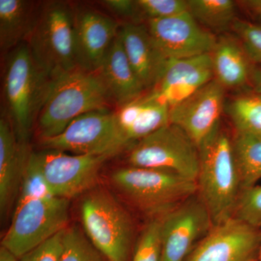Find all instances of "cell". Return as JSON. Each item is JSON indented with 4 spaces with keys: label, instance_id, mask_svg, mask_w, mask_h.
I'll return each instance as SVG.
<instances>
[{
    "label": "cell",
    "instance_id": "cell-1",
    "mask_svg": "<svg viewBox=\"0 0 261 261\" xmlns=\"http://www.w3.org/2000/svg\"><path fill=\"white\" fill-rule=\"evenodd\" d=\"M112 104L95 72L78 68L55 77L36 123L39 140L60 135L85 113L110 111Z\"/></svg>",
    "mask_w": 261,
    "mask_h": 261
},
{
    "label": "cell",
    "instance_id": "cell-2",
    "mask_svg": "<svg viewBox=\"0 0 261 261\" xmlns=\"http://www.w3.org/2000/svg\"><path fill=\"white\" fill-rule=\"evenodd\" d=\"M53 79L33 56L27 43L8 53L3 94L8 116L19 140L25 142L37 123Z\"/></svg>",
    "mask_w": 261,
    "mask_h": 261
},
{
    "label": "cell",
    "instance_id": "cell-3",
    "mask_svg": "<svg viewBox=\"0 0 261 261\" xmlns=\"http://www.w3.org/2000/svg\"><path fill=\"white\" fill-rule=\"evenodd\" d=\"M199 154L197 195L216 226L233 217L242 191L232 140L219 128L199 147Z\"/></svg>",
    "mask_w": 261,
    "mask_h": 261
},
{
    "label": "cell",
    "instance_id": "cell-4",
    "mask_svg": "<svg viewBox=\"0 0 261 261\" xmlns=\"http://www.w3.org/2000/svg\"><path fill=\"white\" fill-rule=\"evenodd\" d=\"M74 12L61 1L40 3L25 43L51 79L78 68L74 48Z\"/></svg>",
    "mask_w": 261,
    "mask_h": 261
},
{
    "label": "cell",
    "instance_id": "cell-5",
    "mask_svg": "<svg viewBox=\"0 0 261 261\" xmlns=\"http://www.w3.org/2000/svg\"><path fill=\"white\" fill-rule=\"evenodd\" d=\"M111 181L137 208L151 216H164L197 194V182L152 168H118L113 171Z\"/></svg>",
    "mask_w": 261,
    "mask_h": 261
},
{
    "label": "cell",
    "instance_id": "cell-6",
    "mask_svg": "<svg viewBox=\"0 0 261 261\" xmlns=\"http://www.w3.org/2000/svg\"><path fill=\"white\" fill-rule=\"evenodd\" d=\"M84 233L109 261H129L133 225L123 206L108 192L97 190L81 205Z\"/></svg>",
    "mask_w": 261,
    "mask_h": 261
},
{
    "label": "cell",
    "instance_id": "cell-7",
    "mask_svg": "<svg viewBox=\"0 0 261 261\" xmlns=\"http://www.w3.org/2000/svg\"><path fill=\"white\" fill-rule=\"evenodd\" d=\"M69 200L53 197L18 202L1 246L18 258L68 227Z\"/></svg>",
    "mask_w": 261,
    "mask_h": 261
},
{
    "label": "cell",
    "instance_id": "cell-8",
    "mask_svg": "<svg viewBox=\"0 0 261 261\" xmlns=\"http://www.w3.org/2000/svg\"><path fill=\"white\" fill-rule=\"evenodd\" d=\"M127 160L130 166L162 170L195 182L198 176V147L172 123L137 141Z\"/></svg>",
    "mask_w": 261,
    "mask_h": 261
},
{
    "label": "cell",
    "instance_id": "cell-9",
    "mask_svg": "<svg viewBox=\"0 0 261 261\" xmlns=\"http://www.w3.org/2000/svg\"><path fill=\"white\" fill-rule=\"evenodd\" d=\"M39 144L44 149L111 158L128 143L116 113L99 111L78 117L60 135L40 140Z\"/></svg>",
    "mask_w": 261,
    "mask_h": 261
},
{
    "label": "cell",
    "instance_id": "cell-10",
    "mask_svg": "<svg viewBox=\"0 0 261 261\" xmlns=\"http://www.w3.org/2000/svg\"><path fill=\"white\" fill-rule=\"evenodd\" d=\"M161 219V261H186L214 226L208 211L197 194Z\"/></svg>",
    "mask_w": 261,
    "mask_h": 261
},
{
    "label": "cell",
    "instance_id": "cell-11",
    "mask_svg": "<svg viewBox=\"0 0 261 261\" xmlns=\"http://www.w3.org/2000/svg\"><path fill=\"white\" fill-rule=\"evenodd\" d=\"M43 175L56 197L70 199L93 188L103 163L109 158L69 154L55 149L36 152Z\"/></svg>",
    "mask_w": 261,
    "mask_h": 261
},
{
    "label": "cell",
    "instance_id": "cell-12",
    "mask_svg": "<svg viewBox=\"0 0 261 261\" xmlns=\"http://www.w3.org/2000/svg\"><path fill=\"white\" fill-rule=\"evenodd\" d=\"M147 28L154 45L167 61L211 54L217 42L189 11L171 18L149 20Z\"/></svg>",
    "mask_w": 261,
    "mask_h": 261
},
{
    "label": "cell",
    "instance_id": "cell-13",
    "mask_svg": "<svg viewBox=\"0 0 261 261\" xmlns=\"http://www.w3.org/2000/svg\"><path fill=\"white\" fill-rule=\"evenodd\" d=\"M260 229L232 217L213 226L186 261H257Z\"/></svg>",
    "mask_w": 261,
    "mask_h": 261
},
{
    "label": "cell",
    "instance_id": "cell-14",
    "mask_svg": "<svg viewBox=\"0 0 261 261\" xmlns=\"http://www.w3.org/2000/svg\"><path fill=\"white\" fill-rule=\"evenodd\" d=\"M224 98V87L214 79L171 108L170 123L181 128L199 148L220 128Z\"/></svg>",
    "mask_w": 261,
    "mask_h": 261
},
{
    "label": "cell",
    "instance_id": "cell-15",
    "mask_svg": "<svg viewBox=\"0 0 261 261\" xmlns=\"http://www.w3.org/2000/svg\"><path fill=\"white\" fill-rule=\"evenodd\" d=\"M119 23L92 9H75L74 48L81 69L96 72L119 33Z\"/></svg>",
    "mask_w": 261,
    "mask_h": 261
},
{
    "label": "cell",
    "instance_id": "cell-16",
    "mask_svg": "<svg viewBox=\"0 0 261 261\" xmlns=\"http://www.w3.org/2000/svg\"><path fill=\"white\" fill-rule=\"evenodd\" d=\"M214 78L211 53L168 60L159 83L152 92L172 108Z\"/></svg>",
    "mask_w": 261,
    "mask_h": 261
},
{
    "label": "cell",
    "instance_id": "cell-17",
    "mask_svg": "<svg viewBox=\"0 0 261 261\" xmlns=\"http://www.w3.org/2000/svg\"><path fill=\"white\" fill-rule=\"evenodd\" d=\"M30 152L19 140L7 116L0 119V212L7 214L20 192L24 169Z\"/></svg>",
    "mask_w": 261,
    "mask_h": 261
},
{
    "label": "cell",
    "instance_id": "cell-18",
    "mask_svg": "<svg viewBox=\"0 0 261 261\" xmlns=\"http://www.w3.org/2000/svg\"><path fill=\"white\" fill-rule=\"evenodd\" d=\"M122 45L128 62L146 89L159 83L167 60L154 45L147 27L123 24L119 30Z\"/></svg>",
    "mask_w": 261,
    "mask_h": 261
},
{
    "label": "cell",
    "instance_id": "cell-19",
    "mask_svg": "<svg viewBox=\"0 0 261 261\" xmlns=\"http://www.w3.org/2000/svg\"><path fill=\"white\" fill-rule=\"evenodd\" d=\"M95 73L102 81L113 104L119 108L139 99L145 90L128 62L119 33Z\"/></svg>",
    "mask_w": 261,
    "mask_h": 261
},
{
    "label": "cell",
    "instance_id": "cell-20",
    "mask_svg": "<svg viewBox=\"0 0 261 261\" xmlns=\"http://www.w3.org/2000/svg\"><path fill=\"white\" fill-rule=\"evenodd\" d=\"M171 107L152 92L119 108L118 124L127 142L139 141L170 123Z\"/></svg>",
    "mask_w": 261,
    "mask_h": 261
},
{
    "label": "cell",
    "instance_id": "cell-21",
    "mask_svg": "<svg viewBox=\"0 0 261 261\" xmlns=\"http://www.w3.org/2000/svg\"><path fill=\"white\" fill-rule=\"evenodd\" d=\"M214 80L225 89H236L250 83L252 67L240 42L232 38L217 39L211 53Z\"/></svg>",
    "mask_w": 261,
    "mask_h": 261
},
{
    "label": "cell",
    "instance_id": "cell-22",
    "mask_svg": "<svg viewBox=\"0 0 261 261\" xmlns=\"http://www.w3.org/2000/svg\"><path fill=\"white\" fill-rule=\"evenodd\" d=\"M40 3L0 0V48L8 53L25 42L32 32Z\"/></svg>",
    "mask_w": 261,
    "mask_h": 261
},
{
    "label": "cell",
    "instance_id": "cell-23",
    "mask_svg": "<svg viewBox=\"0 0 261 261\" xmlns=\"http://www.w3.org/2000/svg\"><path fill=\"white\" fill-rule=\"evenodd\" d=\"M242 190L261 179V136L236 132L232 140Z\"/></svg>",
    "mask_w": 261,
    "mask_h": 261
},
{
    "label": "cell",
    "instance_id": "cell-24",
    "mask_svg": "<svg viewBox=\"0 0 261 261\" xmlns=\"http://www.w3.org/2000/svg\"><path fill=\"white\" fill-rule=\"evenodd\" d=\"M226 111L236 132L261 136V95L255 92L233 98Z\"/></svg>",
    "mask_w": 261,
    "mask_h": 261
},
{
    "label": "cell",
    "instance_id": "cell-25",
    "mask_svg": "<svg viewBox=\"0 0 261 261\" xmlns=\"http://www.w3.org/2000/svg\"><path fill=\"white\" fill-rule=\"evenodd\" d=\"M189 12L202 25L224 30L232 27L236 15V5L231 0H189Z\"/></svg>",
    "mask_w": 261,
    "mask_h": 261
},
{
    "label": "cell",
    "instance_id": "cell-26",
    "mask_svg": "<svg viewBox=\"0 0 261 261\" xmlns=\"http://www.w3.org/2000/svg\"><path fill=\"white\" fill-rule=\"evenodd\" d=\"M60 261H109L87 238L84 230L68 226L63 232Z\"/></svg>",
    "mask_w": 261,
    "mask_h": 261
},
{
    "label": "cell",
    "instance_id": "cell-27",
    "mask_svg": "<svg viewBox=\"0 0 261 261\" xmlns=\"http://www.w3.org/2000/svg\"><path fill=\"white\" fill-rule=\"evenodd\" d=\"M18 202L56 197L43 175L36 152H30L24 169Z\"/></svg>",
    "mask_w": 261,
    "mask_h": 261
},
{
    "label": "cell",
    "instance_id": "cell-28",
    "mask_svg": "<svg viewBox=\"0 0 261 261\" xmlns=\"http://www.w3.org/2000/svg\"><path fill=\"white\" fill-rule=\"evenodd\" d=\"M132 261H161V219L150 221L141 233Z\"/></svg>",
    "mask_w": 261,
    "mask_h": 261
},
{
    "label": "cell",
    "instance_id": "cell-29",
    "mask_svg": "<svg viewBox=\"0 0 261 261\" xmlns=\"http://www.w3.org/2000/svg\"><path fill=\"white\" fill-rule=\"evenodd\" d=\"M233 217L253 226L261 228V185L244 189L239 197Z\"/></svg>",
    "mask_w": 261,
    "mask_h": 261
},
{
    "label": "cell",
    "instance_id": "cell-30",
    "mask_svg": "<svg viewBox=\"0 0 261 261\" xmlns=\"http://www.w3.org/2000/svg\"><path fill=\"white\" fill-rule=\"evenodd\" d=\"M232 28L247 58L255 65L261 66V25L236 20Z\"/></svg>",
    "mask_w": 261,
    "mask_h": 261
},
{
    "label": "cell",
    "instance_id": "cell-31",
    "mask_svg": "<svg viewBox=\"0 0 261 261\" xmlns=\"http://www.w3.org/2000/svg\"><path fill=\"white\" fill-rule=\"evenodd\" d=\"M139 15L147 20L171 18L189 11L188 2L185 0H138Z\"/></svg>",
    "mask_w": 261,
    "mask_h": 261
},
{
    "label": "cell",
    "instance_id": "cell-32",
    "mask_svg": "<svg viewBox=\"0 0 261 261\" xmlns=\"http://www.w3.org/2000/svg\"><path fill=\"white\" fill-rule=\"evenodd\" d=\"M64 230L27 252L19 258V261H60Z\"/></svg>",
    "mask_w": 261,
    "mask_h": 261
},
{
    "label": "cell",
    "instance_id": "cell-33",
    "mask_svg": "<svg viewBox=\"0 0 261 261\" xmlns=\"http://www.w3.org/2000/svg\"><path fill=\"white\" fill-rule=\"evenodd\" d=\"M101 4L106 7L114 14L121 17H134L139 15L137 2L130 0H106L101 2Z\"/></svg>",
    "mask_w": 261,
    "mask_h": 261
},
{
    "label": "cell",
    "instance_id": "cell-34",
    "mask_svg": "<svg viewBox=\"0 0 261 261\" xmlns=\"http://www.w3.org/2000/svg\"><path fill=\"white\" fill-rule=\"evenodd\" d=\"M250 83L253 87V92L261 95V66L252 67Z\"/></svg>",
    "mask_w": 261,
    "mask_h": 261
},
{
    "label": "cell",
    "instance_id": "cell-35",
    "mask_svg": "<svg viewBox=\"0 0 261 261\" xmlns=\"http://www.w3.org/2000/svg\"><path fill=\"white\" fill-rule=\"evenodd\" d=\"M242 3L247 9L261 18V0H247L242 2Z\"/></svg>",
    "mask_w": 261,
    "mask_h": 261
},
{
    "label": "cell",
    "instance_id": "cell-36",
    "mask_svg": "<svg viewBox=\"0 0 261 261\" xmlns=\"http://www.w3.org/2000/svg\"><path fill=\"white\" fill-rule=\"evenodd\" d=\"M18 257L4 247H0V261H18Z\"/></svg>",
    "mask_w": 261,
    "mask_h": 261
},
{
    "label": "cell",
    "instance_id": "cell-37",
    "mask_svg": "<svg viewBox=\"0 0 261 261\" xmlns=\"http://www.w3.org/2000/svg\"><path fill=\"white\" fill-rule=\"evenodd\" d=\"M257 261H261V228H260V245H259L258 257Z\"/></svg>",
    "mask_w": 261,
    "mask_h": 261
},
{
    "label": "cell",
    "instance_id": "cell-38",
    "mask_svg": "<svg viewBox=\"0 0 261 261\" xmlns=\"http://www.w3.org/2000/svg\"><path fill=\"white\" fill-rule=\"evenodd\" d=\"M260 18V22H261V18Z\"/></svg>",
    "mask_w": 261,
    "mask_h": 261
}]
</instances>
